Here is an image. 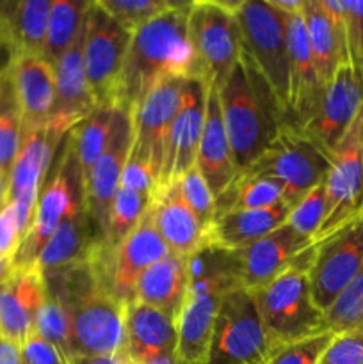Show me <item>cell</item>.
Returning <instances> with one entry per match:
<instances>
[{
    "label": "cell",
    "mask_w": 363,
    "mask_h": 364,
    "mask_svg": "<svg viewBox=\"0 0 363 364\" xmlns=\"http://www.w3.org/2000/svg\"><path fill=\"white\" fill-rule=\"evenodd\" d=\"M189 9L191 2H180L132 34L117 84L116 107L130 112L164 78H201L189 43Z\"/></svg>",
    "instance_id": "cell-1"
},
{
    "label": "cell",
    "mask_w": 363,
    "mask_h": 364,
    "mask_svg": "<svg viewBox=\"0 0 363 364\" xmlns=\"http://www.w3.org/2000/svg\"><path fill=\"white\" fill-rule=\"evenodd\" d=\"M221 114L238 173L260 159L285 123L273 92L241 50L238 63L219 89Z\"/></svg>",
    "instance_id": "cell-2"
},
{
    "label": "cell",
    "mask_w": 363,
    "mask_h": 364,
    "mask_svg": "<svg viewBox=\"0 0 363 364\" xmlns=\"http://www.w3.org/2000/svg\"><path fill=\"white\" fill-rule=\"evenodd\" d=\"M313 255L315 244L281 276L251 291L273 348L327 331L324 313L315 306L310 290L308 269Z\"/></svg>",
    "instance_id": "cell-3"
},
{
    "label": "cell",
    "mask_w": 363,
    "mask_h": 364,
    "mask_svg": "<svg viewBox=\"0 0 363 364\" xmlns=\"http://www.w3.org/2000/svg\"><path fill=\"white\" fill-rule=\"evenodd\" d=\"M241 28L242 50L273 92L285 123L292 124L290 59H288L287 21L269 0H238L235 9Z\"/></svg>",
    "instance_id": "cell-4"
},
{
    "label": "cell",
    "mask_w": 363,
    "mask_h": 364,
    "mask_svg": "<svg viewBox=\"0 0 363 364\" xmlns=\"http://www.w3.org/2000/svg\"><path fill=\"white\" fill-rule=\"evenodd\" d=\"M238 2L196 0L191 2L187 34L201 78L219 91L238 63L242 50Z\"/></svg>",
    "instance_id": "cell-5"
},
{
    "label": "cell",
    "mask_w": 363,
    "mask_h": 364,
    "mask_svg": "<svg viewBox=\"0 0 363 364\" xmlns=\"http://www.w3.org/2000/svg\"><path fill=\"white\" fill-rule=\"evenodd\" d=\"M273 352L253 294L233 288L221 297L205 364H265Z\"/></svg>",
    "instance_id": "cell-6"
},
{
    "label": "cell",
    "mask_w": 363,
    "mask_h": 364,
    "mask_svg": "<svg viewBox=\"0 0 363 364\" xmlns=\"http://www.w3.org/2000/svg\"><path fill=\"white\" fill-rule=\"evenodd\" d=\"M330 171V156L310 141L301 128L283 123L269 148L253 166L242 171L253 176H265L285 187V203L294 205L306 192L324 183Z\"/></svg>",
    "instance_id": "cell-7"
},
{
    "label": "cell",
    "mask_w": 363,
    "mask_h": 364,
    "mask_svg": "<svg viewBox=\"0 0 363 364\" xmlns=\"http://www.w3.org/2000/svg\"><path fill=\"white\" fill-rule=\"evenodd\" d=\"M80 205H84V180L66 139L56 174L43 185L32 223L20 251L14 256V267L34 265L41 249L56 233L59 224Z\"/></svg>",
    "instance_id": "cell-8"
},
{
    "label": "cell",
    "mask_w": 363,
    "mask_h": 364,
    "mask_svg": "<svg viewBox=\"0 0 363 364\" xmlns=\"http://www.w3.org/2000/svg\"><path fill=\"white\" fill-rule=\"evenodd\" d=\"M132 34L98 0L89 2L84 27V70L96 107H116V92Z\"/></svg>",
    "instance_id": "cell-9"
},
{
    "label": "cell",
    "mask_w": 363,
    "mask_h": 364,
    "mask_svg": "<svg viewBox=\"0 0 363 364\" xmlns=\"http://www.w3.org/2000/svg\"><path fill=\"white\" fill-rule=\"evenodd\" d=\"M324 185L327 213L315 244L363 213V109L331 153Z\"/></svg>",
    "instance_id": "cell-10"
},
{
    "label": "cell",
    "mask_w": 363,
    "mask_h": 364,
    "mask_svg": "<svg viewBox=\"0 0 363 364\" xmlns=\"http://www.w3.org/2000/svg\"><path fill=\"white\" fill-rule=\"evenodd\" d=\"M363 265V213L315 244L308 269L310 290L322 313L333 306Z\"/></svg>",
    "instance_id": "cell-11"
},
{
    "label": "cell",
    "mask_w": 363,
    "mask_h": 364,
    "mask_svg": "<svg viewBox=\"0 0 363 364\" xmlns=\"http://www.w3.org/2000/svg\"><path fill=\"white\" fill-rule=\"evenodd\" d=\"M185 80L184 77L164 78L130 110L132 148L128 156L148 164L157 180L162 173L166 139L180 109Z\"/></svg>",
    "instance_id": "cell-12"
},
{
    "label": "cell",
    "mask_w": 363,
    "mask_h": 364,
    "mask_svg": "<svg viewBox=\"0 0 363 364\" xmlns=\"http://www.w3.org/2000/svg\"><path fill=\"white\" fill-rule=\"evenodd\" d=\"M363 109V66L342 64L324 87L315 116L301 128L320 151L331 156Z\"/></svg>",
    "instance_id": "cell-13"
},
{
    "label": "cell",
    "mask_w": 363,
    "mask_h": 364,
    "mask_svg": "<svg viewBox=\"0 0 363 364\" xmlns=\"http://www.w3.org/2000/svg\"><path fill=\"white\" fill-rule=\"evenodd\" d=\"M132 148V121L130 112L116 107L114 128L105 151L102 153L84 180V205L93 224L100 235L105 238L109 226L110 205L114 201L121 183V174L128 162Z\"/></svg>",
    "instance_id": "cell-14"
},
{
    "label": "cell",
    "mask_w": 363,
    "mask_h": 364,
    "mask_svg": "<svg viewBox=\"0 0 363 364\" xmlns=\"http://www.w3.org/2000/svg\"><path fill=\"white\" fill-rule=\"evenodd\" d=\"M98 255L105 269L110 290L125 304L134 301V288L139 277L169 255V249L157 233L148 212L134 231L114 249L98 242Z\"/></svg>",
    "instance_id": "cell-15"
},
{
    "label": "cell",
    "mask_w": 363,
    "mask_h": 364,
    "mask_svg": "<svg viewBox=\"0 0 363 364\" xmlns=\"http://www.w3.org/2000/svg\"><path fill=\"white\" fill-rule=\"evenodd\" d=\"M209 87L201 78H187L182 96L180 109L171 123L169 134L164 149V164L160 173L159 188L169 187L180 180L185 173L196 167L201 139L203 123H205V107Z\"/></svg>",
    "instance_id": "cell-16"
},
{
    "label": "cell",
    "mask_w": 363,
    "mask_h": 364,
    "mask_svg": "<svg viewBox=\"0 0 363 364\" xmlns=\"http://www.w3.org/2000/svg\"><path fill=\"white\" fill-rule=\"evenodd\" d=\"M313 244L315 242L283 224L262 240L241 251H231L238 288L253 291L265 287L295 265Z\"/></svg>",
    "instance_id": "cell-17"
},
{
    "label": "cell",
    "mask_w": 363,
    "mask_h": 364,
    "mask_svg": "<svg viewBox=\"0 0 363 364\" xmlns=\"http://www.w3.org/2000/svg\"><path fill=\"white\" fill-rule=\"evenodd\" d=\"M302 20L317 77L320 85L326 87L338 68L351 63L345 32L344 0H306Z\"/></svg>",
    "instance_id": "cell-18"
},
{
    "label": "cell",
    "mask_w": 363,
    "mask_h": 364,
    "mask_svg": "<svg viewBox=\"0 0 363 364\" xmlns=\"http://www.w3.org/2000/svg\"><path fill=\"white\" fill-rule=\"evenodd\" d=\"M85 27V25H84ZM56 103L46 127L64 139L96 109L84 70V32L53 66Z\"/></svg>",
    "instance_id": "cell-19"
},
{
    "label": "cell",
    "mask_w": 363,
    "mask_h": 364,
    "mask_svg": "<svg viewBox=\"0 0 363 364\" xmlns=\"http://www.w3.org/2000/svg\"><path fill=\"white\" fill-rule=\"evenodd\" d=\"M46 295V281L38 267H14L0 284V338L23 343L34 333L36 316Z\"/></svg>",
    "instance_id": "cell-20"
},
{
    "label": "cell",
    "mask_w": 363,
    "mask_h": 364,
    "mask_svg": "<svg viewBox=\"0 0 363 364\" xmlns=\"http://www.w3.org/2000/svg\"><path fill=\"white\" fill-rule=\"evenodd\" d=\"M177 323L162 309L132 301L125 309V352L134 364H174Z\"/></svg>",
    "instance_id": "cell-21"
},
{
    "label": "cell",
    "mask_w": 363,
    "mask_h": 364,
    "mask_svg": "<svg viewBox=\"0 0 363 364\" xmlns=\"http://www.w3.org/2000/svg\"><path fill=\"white\" fill-rule=\"evenodd\" d=\"M63 139L57 137L48 127L23 128L20 151L7 180V203L21 206L34 213L39 194L46 181L50 162L56 148Z\"/></svg>",
    "instance_id": "cell-22"
},
{
    "label": "cell",
    "mask_w": 363,
    "mask_h": 364,
    "mask_svg": "<svg viewBox=\"0 0 363 364\" xmlns=\"http://www.w3.org/2000/svg\"><path fill=\"white\" fill-rule=\"evenodd\" d=\"M23 128L45 127L56 103V75L43 57H21L2 71Z\"/></svg>",
    "instance_id": "cell-23"
},
{
    "label": "cell",
    "mask_w": 363,
    "mask_h": 364,
    "mask_svg": "<svg viewBox=\"0 0 363 364\" xmlns=\"http://www.w3.org/2000/svg\"><path fill=\"white\" fill-rule=\"evenodd\" d=\"M52 0L0 2V52L6 55L2 71L21 57H43Z\"/></svg>",
    "instance_id": "cell-24"
},
{
    "label": "cell",
    "mask_w": 363,
    "mask_h": 364,
    "mask_svg": "<svg viewBox=\"0 0 363 364\" xmlns=\"http://www.w3.org/2000/svg\"><path fill=\"white\" fill-rule=\"evenodd\" d=\"M148 215L169 252L191 258L206 247V228L185 205L177 183L159 188L148 206Z\"/></svg>",
    "instance_id": "cell-25"
},
{
    "label": "cell",
    "mask_w": 363,
    "mask_h": 364,
    "mask_svg": "<svg viewBox=\"0 0 363 364\" xmlns=\"http://www.w3.org/2000/svg\"><path fill=\"white\" fill-rule=\"evenodd\" d=\"M285 21H287L288 59H290L292 127L302 128L315 116L324 87L317 77L302 13L285 14Z\"/></svg>",
    "instance_id": "cell-26"
},
{
    "label": "cell",
    "mask_w": 363,
    "mask_h": 364,
    "mask_svg": "<svg viewBox=\"0 0 363 364\" xmlns=\"http://www.w3.org/2000/svg\"><path fill=\"white\" fill-rule=\"evenodd\" d=\"M98 242L100 235L96 226L93 224L85 205H80L59 224L56 233L41 249L34 265L45 279L57 276L64 270L84 263L95 251Z\"/></svg>",
    "instance_id": "cell-27"
},
{
    "label": "cell",
    "mask_w": 363,
    "mask_h": 364,
    "mask_svg": "<svg viewBox=\"0 0 363 364\" xmlns=\"http://www.w3.org/2000/svg\"><path fill=\"white\" fill-rule=\"evenodd\" d=\"M196 167L205 178L214 198L223 194L238 174L226 128H224L223 114H221L219 92L212 85L206 95L205 123H203L201 139H199Z\"/></svg>",
    "instance_id": "cell-28"
},
{
    "label": "cell",
    "mask_w": 363,
    "mask_h": 364,
    "mask_svg": "<svg viewBox=\"0 0 363 364\" xmlns=\"http://www.w3.org/2000/svg\"><path fill=\"white\" fill-rule=\"evenodd\" d=\"M290 205L269 206L260 210H237L214 217L206 230V247L221 251H241L283 226Z\"/></svg>",
    "instance_id": "cell-29"
},
{
    "label": "cell",
    "mask_w": 363,
    "mask_h": 364,
    "mask_svg": "<svg viewBox=\"0 0 363 364\" xmlns=\"http://www.w3.org/2000/svg\"><path fill=\"white\" fill-rule=\"evenodd\" d=\"M189 290V258L173 252L149 267L134 288V301L162 309L177 320Z\"/></svg>",
    "instance_id": "cell-30"
},
{
    "label": "cell",
    "mask_w": 363,
    "mask_h": 364,
    "mask_svg": "<svg viewBox=\"0 0 363 364\" xmlns=\"http://www.w3.org/2000/svg\"><path fill=\"white\" fill-rule=\"evenodd\" d=\"M114 117H116V107H96L66 135L75 162L80 169L82 180H85L91 167L105 151L112 135Z\"/></svg>",
    "instance_id": "cell-31"
},
{
    "label": "cell",
    "mask_w": 363,
    "mask_h": 364,
    "mask_svg": "<svg viewBox=\"0 0 363 364\" xmlns=\"http://www.w3.org/2000/svg\"><path fill=\"white\" fill-rule=\"evenodd\" d=\"M285 187L265 176L238 173L226 191L216 198V215L237 210H260L285 203Z\"/></svg>",
    "instance_id": "cell-32"
},
{
    "label": "cell",
    "mask_w": 363,
    "mask_h": 364,
    "mask_svg": "<svg viewBox=\"0 0 363 364\" xmlns=\"http://www.w3.org/2000/svg\"><path fill=\"white\" fill-rule=\"evenodd\" d=\"M88 7L89 0H53L52 2L45 50H43V59L52 68L84 32Z\"/></svg>",
    "instance_id": "cell-33"
},
{
    "label": "cell",
    "mask_w": 363,
    "mask_h": 364,
    "mask_svg": "<svg viewBox=\"0 0 363 364\" xmlns=\"http://www.w3.org/2000/svg\"><path fill=\"white\" fill-rule=\"evenodd\" d=\"M149 201L152 198L141 194V192L127 187L117 188L112 205H110L109 226H107V233L102 244L109 249H114L117 244H121L141 223L144 213L148 212Z\"/></svg>",
    "instance_id": "cell-34"
},
{
    "label": "cell",
    "mask_w": 363,
    "mask_h": 364,
    "mask_svg": "<svg viewBox=\"0 0 363 364\" xmlns=\"http://www.w3.org/2000/svg\"><path fill=\"white\" fill-rule=\"evenodd\" d=\"M102 9L114 18L127 32L134 34L157 16L177 7L174 0H98Z\"/></svg>",
    "instance_id": "cell-35"
},
{
    "label": "cell",
    "mask_w": 363,
    "mask_h": 364,
    "mask_svg": "<svg viewBox=\"0 0 363 364\" xmlns=\"http://www.w3.org/2000/svg\"><path fill=\"white\" fill-rule=\"evenodd\" d=\"M326 329L333 334L352 329L363 323V265L358 270L351 283L345 287L333 302L330 309L324 313Z\"/></svg>",
    "instance_id": "cell-36"
},
{
    "label": "cell",
    "mask_w": 363,
    "mask_h": 364,
    "mask_svg": "<svg viewBox=\"0 0 363 364\" xmlns=\"http://www.w3.org/2000/svg\"><path fill=\"white\" fill-rule=\"evenodd\" d=\"M326 185L320 183L310 192H306L298 203H294L290 206V213H288V219L285 224L288 228H292L295 233L315 242L317 233H319L320 226H322L324 219H326Z\"/></svg>",
    "instance_id": "cell-37"
},
{
    "label": "cell",
    "mask_w": 363,
    "mask_h": 364,
    "mask_svg": "<svg viewBox=\"0 0 363 364\" xmlns=\"http://www.w3.org/2000/svg\"><path fill=\"white\" fill-rule=\"evenodd\" d=\"M36 333L60 348L64 355L70 354L71 318L64 302L48 290L45 304L36 316Z\"/></svg>",
    "instance_id": "cell-38"
},
{
    "label": "cell",
    "mask_w": 363,
    "mask_h": 364,
    "mask_svg": "<svg viewBox=\"0 0 363 364\" xmlns=\"http://www.w3.org/2000/svg\"><path fill=\"white\" fill-rule=\"evenodd\" d=\"M21 135H23L21 116L7 89L6 98L0 105V174L7 178L20 151Z\"/></svg>",
    "instance_id": "cell-39"
},
{
    "label": "cell",
    "mask_w": 363,
    "mask_h": 364,
    "mask_svg": "<svg viewBox=\"0 0 363 364\" xmlns=\"http://www.w3.org/2000/svg\"><path fill=\"white\" fill-rule=\"evenodd\" d=\"M180 192L182 199L185 201V205L192 210V212L198 215V219L205 224V228L209 230L210 223L216 217V198H214L212 191L206 185L205 178L201 176V173L198 171V167H192L189 173H185L184 176L178 181H174Z\"/></svg>",
    "instance_id": "cell-40"
},
{
    "label": "cell",
    "mask_w": 363,
    "mask_h": 364,
    "mask_svg": "<svg viewBox=\"0 0 363 364\" xmlns=\"http://www.w3.org/2000/svg\"><path fill=\"white\" fill-rule=\"evenodd\" d=\"M331 338H333V333L324 331V333L294 341V343L280 345L273 348L265 364H319Z\"/></svg>",
    "instance_id": "cell-41"
},
{
    "label": "cell",
    "mask_w": 363,
    "mask_h": 364,
    "mask_svg": "<svg viewBox=\"0 0 363 364\" xmlns=\"http://www.w3.org/2000/svg\"><path fill=\"white\" fill-rule=\"evenodd\" d=\"M319 364H363V323L333 334Z\"/></svg>",
    "instance_id": "cell-42"
},
{
    "label": "cell",
    "mask_w": 363,
    "mask_h": 364,
    "mask_svg": "<svg viewBox=\"0 0 363 364\" xmlns=\"http://www.w3.org/2000/svg\"><path fill=\"white\" fill-rule=\"evenodd\" d=\"M344 11L349 59L363 66V0H344Z\"/></svg>",
    "instance_id": "cell-43"
},
{
    "label": "cell",
    "mask_w": 363,
    "mask_h": 364,
    "mask_svg": "<svg viewBox=\"0 0 363 364\" xmlns=\"http://www.w3.org/2000/svg\"><path fill=\"white\" fill-rule=\"evenodd\" d=\"M20 348L23 364H68V358L60 348L39 336L36 331L20 345Z\"/></svg>",
    "instance_id": "cell-44"
},
{
    "label": "cell",
    "mask_w": 363,
    "mask_h": 364,
    "mask_svg": "<svg viewBox=\"0 0 363 364\" xmlns=\"http://www.w3.org/2000/svg\"><path fill=\"white\" fill-rule=\"evenodd\" d=\"M68 364H134L127 352L121 350L112 355H71Z\"/></svg>",
    "instance_id": "cell-45"
},
{
    "label": "cell",
    "mask_w": 363,
    "mask_h": 364,
    "mask_svg": "<svg viewBox=\"0 0 363 364\" xmlns=\"http://www.w3.org/2000/svg\"><path fill=\"white\" fill-rule=\"evenodd\" d=\"M0 364H23L20 345L0 338Z\"/></svg>",
    "instance_id": "cell-46"
},
{
    "label": "cell",
    "mask_w": 363,
    "mask_h": 364,
    "mask_svg": "<svg viewBox=\"0 0 363 364\" xmlns=\"http://www.w3.org/2000/svg\"><path fill=\"white\" fill-rule=\"evenodd\" d=\"M306 0H269L270 6L281 14H298L305 9Z\"/></svg>",
    "instance_id": "cell-47"
},
{
    "label": "cell",
    "mask_w": 363,
    "mask_h": 364,
    "mask_svg": "<svg viewBox=\"0 0 363 364\" xmlns=\"http://www.w3.org/2000/svg\"><path fill=\"white\" fill-rule=\"evenodd\" d=\"M13 269H14L13 259H9V258H6V256L0 255V284H2L4 281L11 276Z\"/></svg>",
    "instance_id": "cell-48"
},
{
    "label": "cell",
    "mask_w": 363,
    "mask_h": 364,
    "mask_svg": "<svg viewBox=\"0 0 363 364\" xmlns=\"http://www.w3.org/2000/svg\"><path fill=\"white\" fill-rule=\"evenodd\" d=\"M7 180H9V178L4 176V174H0V210H2V208H4V205H6Z\"/></svg>",
    "instance_id": "cell-49"
},
{
    "label": "cell",
    "mask_w": 363,
    "mask_h": 364,
    "mask_svg": "<svg viewBox=\"0 0 363 364\" xmlns=\"http://www.w3.org/2000/svg\"><path fill=\"white\" fill-rule=\"evenodd\" d=\"M6 92H7L6 78H4V75H2V73H0V105H2L4 98H6Z\"/></svg>",
    "instance_id": "cell-50"
}]
</instances>
